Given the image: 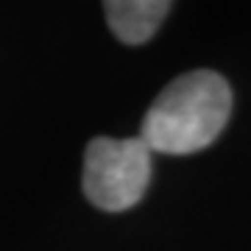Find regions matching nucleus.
<instances>
[{
    "instance_id": "1",
    "label": "nucleus",
    "mask_w": 251,
    "mask_h": 251,
    "mask_svg": "<svg viewBox=\"0 0 251 251\" xmlns=\"http://www.w3.org/2000/svg\"><path fill=\"white\" fill-rule=\"evenodd\" d=\"M232 115V90L212 70H193L173 78L156 95L143 120V140L159 153H196L215 143Z\"/></svg>"
},
{
    "instance_id": "2",
    "label": "nucleus",
    "mask_w": 251,
    "mask_h": 251,
    "mask_svg": "<svg viewBox=\"0 0 251 251\" xmlns=\"http://www.w3.org/2000/svg\"><path fill=\"white\" fill-rule=\"evenodd\" d=\"M151 181V148L140 137H95L84 156V196L103 212H123L145 196Z\"/></svg>"
},
{
    "instance_id": "3",
    "label": "nucleus",
    "mask_w": 251,
    "mask_h": 251,
    "mask_svg": "<svg viewBox=\"0 0 251 251\" xmlns=\"http://www.w3.org/2000/svg\"><path fill=\"white\" fill-rule=\"evenodd\" d=\"M106 23L115 31V36L126 45H143L148 42L162 20L168 17L171 3L165 0H109L106 6Z\"/></svg>"
}]
</instances>
